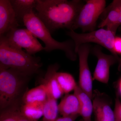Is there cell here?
Masks as SVG:
<instances>
[{
  "label": "cell",
  "instance_id": "7a4b0ae2",
  "mask_svg": "<svg viewBox=\"0 0 121 121\" xmlns=\"http://www.w3.org/2000/svg\"><path fill=\"white\" fill-rule=\"evenodd\" d=\"M23 24L36 37L42 40L45 44L44 51L51 52L55 50H60L65 52L67 57L72 60L77 58L73 41L67 40L59 42L52 36L49 30L41 20L37 17L35 12L27 14L23 19Z\"/></svg>",
  "mask_w": 121,
  "mask_h": 121
},
{
  "label": "cell",
  "instance_id": "9a60e30c",
  "mask_svg": "<svg viewBox=\"0 0 121 121\" xmlns=\"http://www.w3.org/2000/svg\"><path fill=\"white\" fill-rule=\"evenodd\" d=\"M19 23H23L25 16L34 12L37 0H10Z\"/></svg>",
  "mask_w": 121,
  "mask_h": 121
},
{
  "label": "cell",
  "instance_id": "44dd1931",
  "mask_svg": "<svg viewBox=\"0 0 121 121\" xmlns=\"http://www.w3.org/2000/svg\"><path fill=\"white\" fill-rule=\"evenodd\" d=\"M20 109L17 107H9L1 111L0 121H17Z\"/></svg>",
  "mask_w": 121,
  "mask_h": 121
},
{
  "label": "cell",
  "instance_id": "e0dca14e",
  "mask_svg": "<svg viewBox=\"0 0 121 121\" xmlns=\"http://www.w3.org/2000/svg\"><path fill=\"white\" fill-rule=\"evenodd\" d=\"M120 17L119 9L114 1L111 5L109 11L106 17L104 19L98 26L99 28L106 27L107 29L110 30L115 34L118 26V23Z\"/></svg>",
  "mask_w": 121,
  "mask_h": 121
},
{
  "label": "cell",
  "instance_id": "ac0fdd59",
  "mask_svg": "<svg viewBox=\"0 0 121 121\" xmlns=\"http://www.w3.org/2000/svg\"><path fill=\"white\" fill-rule=\"evenodd\" d=\"M59 113L57 100L48 97L44 103L42 121H55L58 118Z\"/></svg>",
  "mask_w": 121,
  "mask_h": 121
},
{
  "label": "cell",
  "instance_id": "2e32d148",
  "mask_svg": "<svg viewBox=\"0 0 121 121\" xmlns=\"http://www.w3.org/2000/svg\"><path fill=\"white\" fill-rule=\"evenodd\" d=\"M48 98L46 87L43 84L26 91L22 97V101L24 104L34 103H44Z\"/></svg>",
  "mask_w": 121,
  "mask_h": 121
},
{
  "label": "cell",
  "instance_id": "8fae6325",
  "mask_svg": "<svg viewBox=\"0 0 121 121\" xmlns=\"http://www.w3.org/2000/svg\"><path fill=\"white\" fill-rule=\"evenodd\" d=\"M59 66L57 63L49 66L44 75L42 79V84L45 86L48 97L58 99L64 94L56 78V72Z\"/></svg>",
  "mask_w": 121,
  "mask_h": 121
},
{
  "label": "cell",
  "instance_id": "3957f363",
  "mask_svg": "<svg viewBox=\"0 0 121 121\" xmlns=\"http://www.w3.org/2000/svg\"><path fill=\"white\" fill-rule=\"evenodd\" d=\"M41 66L39 57L11 47L0 40V67L15 69L30 76L37 73Z\"/></svg>",
  "mask_w": 121,
  "mask_h": 121
},
{
  "label": "cell",
  "instance_id": "484cf974",
  "mask_svg": "<svg viewBox=\"0 0 121 121\" xmlns=\"http://www.w3.org/2000/svg\"><path fill=\"white\" fill-rule=\"evenodd\" d=\"M114 1L119 9L120 17L118 23V26L119 27L121 24V0H115Z\"/></svg>",
  "mask_w": 121,
  "mask_h": 121
},
{
  "label": "cell",
  "instance_id": "5bb4252c",
  "mask_svg": "<svg viewBox=\"0 0 121 121\" xmlns=\"http://www.w3.org/2000/svg\"><path fill=\"white\" fill-rule=\"evenodd\" d=\"M93 111L97 121H115L114 112L110 106L101 99L97 98L93 103Z\"/></svg>",
  "mask_w": 121,
  "mask_h": 121
},
{
  "label": "cell",
  "instance_id": "603a6c76",
  "mask_svg": "<svg viewBox=\"0 0 121 121\" xmlns=\"http://www.w3.org/2000/svg\"><path fill=\"white\" fill-rule=\"evenodd\" d=\"M114 50L116 54H121V38L115 37L113 46Z\"/></svg>",
  "mask_w": 121,
  "mask_h": 121
},
{
  "label": "cell",
  "instance_id": "4fadbf2b",
  "mask_svg": "<svg viewBox=\"0 0 121 121\" xmlns=\"http://www.w3.org/2000/svg\"><path fill=\"white\" fill-rule=\"evenodd\" d=\"M74 94L78 98L80 105V115L84 121H91L93 111L91 99L77 85L74 90Z\"/></svg>",
  "mask_w": 121,
  "mask_h": 121
},
{
  "label": "cell",
  "instance_id": "4316f807",
  "mask_svg": "<svg viewBox=\"0 0 121 121\" xmlns=\"http://www.w3.org/2000/svg\"><path fill=\"white\" fill-rule=\"evenodd\" d=\"M119 91H120V93H121V79L119 82Z\"/></svg>",
  "mask_w": 121,
  "mask_h": 121
},
{
  "label": "cell",
  "instance_id": "6da1fadb",
  "mask_svg": "<svg viewBox=\"0 0 121 121\" xmlns=\"http://www.w3.org/2000/svg\"><path fill=\"white\" fill-rule=\"evenodd\" d=\"M84 4L80 0H37L35 13L52 34L60 29L71 30Z\"/></svg>",
  "mask_w": 121,
  "mask_h": 121
},
{
  "label": "cell",
  "instance_id": "8992f818",
  "mask_svg": "<svg viewBox=\"0 0 121 121\" xmlns=\"http://www.w3.org/2000/svg\"><path fill=\"white\" fill-rule=\"evenodd\" d=\"M106 5L105 0L85 1L71 30L79 28L84 33L95 30L98 19L105 10Z\"/></svg>",
  "mask_w": 121,
  "mask_h": 121
},
{
  "label": "cell",
  "instance_id": "52a82bcc",
  "mask_svg": "<svg viewBox=\"0 0 121 121\" xmlns=\"http://www.w3.org/2000/svg\"><path fill=\"white\" fill-rule=\"evenodd\" d=\"M66 34L73 41L75 52L77 54L80 45L84 44L94 43L105 48L113 55L117 56L113 48L115 34L110 30L99 28L90 32L79 33L71 30L67 32Z\"/></svg>",
  "mask_w": 121,
  "mask_h": 121
},
{
  "label": "cell",
  "instance_id": "d6986e66",
  "mask_svg": "<svg viewBox=\"0 0 121 121\" xmlns=\"http://www.w3.org/2000/svg\"><path fill=\"white\" fill-rule=\"evenodd\" d=\"M43 104L40 103L24 104L20 108V111L26 117L37 120L43 116Z\"/></svg>",
  "mask_w": 121,
  "mask_h": 121
},
{
  "label": "cell",
  "instance_id": "7c38bea8",
  "mask_svg": "<svg viewBox=\"0 0 121 121\" xmlns=\"http://www.w3.org/2000/svg\"><path fill=\"white\" fill-rule=\"evenodd\" d=\"M59 113L63 117L79 115L80 105L78 98L74 94L67 95L58 105Z\"/></svg>",
  "mask_w": 121,
  "mask_h": 121
},
{
  "label": "cell",
  "instance_id": "cb8c5ba5",
  "mask_svg": "<svg viewBox=\"0 0 121 121\" xmlns=\"http://www.w3.org/2000/svg\"><path fill=\"white\" fill-rule=\"evenodd\" d=\"M17 121H38L37 120L31 119L26 117L21 112L20 110L18 112Z\"/></svg>",
  "mask_w": 121,
  "mask_h": 121
},
{
  "label": "cell",
  "instance_id": "30bf717a",
  "mask_svg": "<svg viewBox=\"0 0 121 121\" xmlns=\"http://www.w3.org/2000/svg\"><path fill=\"white\" fill-rule=\"evenodd\" d=\"M19 26L10 0H0V36L18 28Z\"/></svg>",
  "mask_w": 121,
  "mask_h": 121
},
{
  "label": "cell",
  "instance_id": "9c48e42d",
  "mask_svg": "<svg viewBox=\"0 0 121 121\" xmlns=\"http://www.w3.org/2000/svg\"><path fill=\"white\" fill-rule=\"evenodd\" d=\"M92 51L98 59L97 63L94 73V79L106 84L109 79L110 67L116 61L115 56L104 54L99 46L94 47Z\"/></svg>",
  "mask_w": 121,
  "mask_h": 121
},
{
  "label": "cell",
  "instance_id": "d4e9b609",
  "mask_svg": "<svg viewBox=\"0 0 121 121\" xmlns=\"http://www.w3.org/2000/svg\"><path fill=\"white\" fill-rule=\"evenodd\" d=\"M78 117V115L69 117H62L58 118L55 121H74Z\"/></svg>",
  "mask_w": 121,
  "mask_h": 121
},
{
  "label": "cell",
  "instance_id": "277c9868",
  "mask_svg": "<svg viewBox=\"0 0 121 121\" xmlns=\"http://www.w3.org/2000/svg\"><path fill=\"white\" fill-rule=\"evenodd\" d=\"M29 76L15 69L0 67V109L11 107Z\"/></svg>",
  "mask_w": 121,
  "mask_h": 121
},
{
  "label": "cell",
  "instance_id": "7402d4cb",
  "mask_svg": "<svg viewBox=\"0 0 121 121\" xmlns=\"http://www.w3.org/2000/svg\"><path fill=\"white\" fill-rule=\"evenodd\" d=\"M115 121H121V104L117 97L115 101L114 110Z\"/></svg>",
  "mask_w": 121,
  "mask_h": 121
},
{
  "label": "cell",
  "instance_id": "ffe728a7",
  "mask_svg": "<svg viewBox=\"0 0 121 121\" xmlns=\"http://www.w3.org/2000/svg\"><path fill=\"white\" fill-rule=\"evenodd\" d=\"M56 78L64 93L67 94L74 90L77 84L74 78L71 74L66 72H56Z\"/></svg>",
  "mask_w": 121,
  "mask_h": 121
},
{
  "label": "cell",
  "instance_id": "5b68a950",
  "mask_svg": "<svg viewBox=\"0 0 121 121\" xmlns=\"http://www.w3.org/2000/svg\"><path fill=\"white\" fill-rule=\"evenodd\" d=\"M0 40L11 47L19 50L24 48L26 52L32 55L44 50L37 37L27 28L12 29L0 36Z\"/></svg>",
  "mask_w": 121,
  "mask_h": 121
},
{
  "label": "cell",
  "instance_id": "ba28073f",
  "mask_svg": "<svg viewBox=\"0 0 121 121\" xmlns=\"http://www.w3.org/2000/svg\"><path fill=\"white\" fill-rule=\"evenodd\" d=\"M90 43L80 45L77 52L79 59V86L91 99L93 97V81L88 64V59L90 52Z\"/></svg>",
  "mask_w": 121,
  "mask_h": 121
},
{
  "label": "cell",
  "instance_id": "83f0119b",
  "mask_svg": "<svg viewBox=\"0 0 121 121\" xmlns=\"http://www.w3.org/2000/svg\"><path fill=\"white\" fill-rule=\"evenodd\" d=\"M95 121H96V120H95Z\"/></svg>",
  "mask_w": 121,
  "mask_h": 121
}]
</instances>
